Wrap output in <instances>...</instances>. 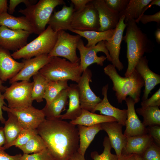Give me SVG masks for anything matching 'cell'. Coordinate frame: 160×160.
<instances>
[{"label": "cell", "instance_id": "obj_46", "mask_svg": "<svg viewBox=\"0 0 160 160\" xmlns=\"http://www.w3.org/2000/svg\"><path fill=\"white\" fill-rule=\"evenodd\" d=\"M22 155L21 154L10 155L4 150H0V160H20Z\"/></svg>", "mask_w": 160, "mask_h": 160}, {"label": "cell", "instance_id": "obj_52", "mask_svg": "<svg viewBox=\"0 0 160 160\" xmlns=\"http://www.w3.org/2000/svg\"><path fill=\"white\" fill-rule=\"evenodd\" d=\"M155 35L156 42L159 44H160V29L158 28L156 30Z\"/></svg>", "mask_w": 160, "mask_h": 160}, {"label": "cell", "instance_id": "obj_54", "mask_svg": "<svg viewBox=\"0 0 160 160\" xmlns=\"http://www.w3.org/2000/svg\"><path fill=\"white\" fill-rule=\"evenodd\" d=\"M135 155L136 160H144L140 156L136 154Z\"/></svg>", "mask_w": 160, "mask_h": 160}, {"label": "cell", "instance_id": "obj_17", "mask_svg": "<svg viewBox=\"0 0 160 160\" xmlns=\"http://www.w3.org/2000/svg\"><path fill=\"white\" fill-rule=\"evenodd\" d=\"M91 2L98 12L100 24L99 31L114 29L120 19L119 13L110 9L104 0H92Z\"/></svg>", "mask_w": 160, "mask_h": 160}, {"label": "cell", "instance_id": "obj_13", "mask_svg": "<svg viewBox=\"0 0 160 160\" xmlns=\"http://www.w3.org/2000/svg\"><path fill=\"white\" fill-rule=\"evenodd\" d=\"M32 33L26 31L0 26V46L9 51L16 52L27 44L28 38Z\"/></svg>", "mask_w": 160, "mask_h": 160}, {"label": "cell", "instance_id": "obj_2", "mask_svg": "<svg viewBox=\"0 0 160 160\" xmlns=\"http://www.w3.org/2000/svg\"><path fill=\"white\" fill-rule=\"evenodd\" d=\"M126 23V33L123 40L127 44L128 67L124 75L127 77L132 74L137 63L145 53L153 52L155 45L147 34L138 27L135 20Z\"/></svg>", "mask_w": 160, "mask_h": 160}, {"label": "cell", "instance_id": "obj_5", "mask_svg": "<svg viewBox=\"0 0 160 160\" xmlns=\"http://www.w3.org/2000/svg\"><path fill=\"white\" fill-rule=\"evenodd\" d=\"M65 5L63 0H40L36 3L18 12L23 14L32 25L36 34L39 35L46 29L52 13L57 6Z\"/></svg>", "mask_w": 160, "mask_h": 160}, {"label": "cell", "instance_id": "obj_8", "mask_svg": "<svg viewBox=\"0 0 160 160\" xmlns=\"http://www.w3.org/2000/svg\"><path fill=\"white\" fill-rule=\"evenodd\" d=\"M81 39L78 34L71 35L64 30L58 31L55 44L48 56L63 57L72 63H79L80 58L77 55L76 49Z\"/></svg>", "mask_w": 160, "mask_h": 160}, {"label": "cell", "instance_id": "obj_45", "mask_svg": "<svg viewBox=\"0 0 160 160\" xmlns=\"http://www.w3.org/2000/svg\"><path fill=\"white\" fill-rule=\"evenodd\" d=\"M92 0H71L74 6L75 12L82 10Z\"/></svg>", "mask_w": 160, "mask_h": 160}, {"label": "cell", "instance_id": "obj_6", "mask_svg": "<svg viewBox=\"0 0 160 160\" xmlns=\"http://www.w3.org/2000/svg\"><path fill=\"white\" fill-rule=\"evenodd\" d=\"M57 37V32L48 25L36 39L11 55L14 59H28L42 55L48 54L53 48Z\"/></svg>", "mask_w": 160, "mask_h": 160}, {"label": "cell", "instance_id": "obj_1", "mask_svg": "<svg viewBox=\"0 0 160 160\" xmlns=\"http://www.w3.org/2000/svg\"><path fill=\"white\" fill-rule=\"evenodd\" d=\"M54 160H67L77 151V127L60 119H45L37 129Z\"/></svg>", "mask_w": 160, "mask_h": 160}, {"label": "cell", "instance_id": "obj_33", "mask_svg": "<svg viewBox=\"0 0 160 160\" xmlns=\"http://www.w3.org/2000/svg\"><path fill=\"white\" fill-rule=\"evenodd\" d=\"M68 80H57L49 81L43 97L46 101L45 106L49 105L62 90L68 88Z\"/></svg>", "mask_w": 160, "mask_h": 160}, {"label": "cell", "instance_id": "obj_7", "mask_svg": "<svg viewBox=\"0 0 160 160\" xmlns=\"http://www.w3.org/2000/svg\"><path fill=\"white\" fill-rule=\"evenodd\" d=\"M34 83L29 81H16L6 89L3 95L8 108H25L32 105L31 93Z\"/></svg>", "mask_w": 160, "mask_h": 160}, {"label": "cell", "instance_id": "obj_29", "mask_svg": "<svg viewBox=\"0 0 160 160\" xmlns=\"http://www.w3.org/2000/svg\"><path fill=\"white\" fill-rule=\"evenodd\" d=\"M80 144L77 151L84 156L86 151L96 135L102 130L101 124L91 127L78 125Z\"/></svg>", "mask_w": 160, "mask_h": 160}, {"label": "cell", "instance_id": "obj_22", "mask_svg": "<svg viewBox=\"0 0 160 160\" xmlns=\"http://www.w3.org/2000/svg\"><path fill=\"white\" fill-rule=\"evenodd\" d=\"M108 87V84L103 87L102 94L103 96V99L96 105L92 113L99 111L101 115L113 117L117 120L118 123L125 126L127 118V109H120L110 103L107 97Z\"/></svg>", "mask_w": 160, "mask_h": 160}, {"label": "cell", "instance_id": "obj_32", "mask_svg": "<svg viewBox=\"0 0 160 160\" xmlns=\"http://www.w3.org/2000/svg\"><path fill=\"white\" fill-rule=\"evenodd\" d=\"M136 112L143 117V124L145 127L160 125V110L159 106H149L137 108Z\"/></svg>", "mask_w": 160, "mask_h": 160}, {"label": "cell", "instance_id": "obj_40", "mask_svg": "<svg viewBox=\"0 0 160 160\" xmlns=\"http://www.w3.org/2000/svg\"><path fill=\"white\" fill-rule=\"evenodd\" d=\"M129 0H104V1L110 9L119 14L125 10Z\"/></svg>", "mask_w": 160, "mask_h": 160}, {"label": "cell", "instance_id": "obj_53", "mask_svg": "<svg viewBox=\"0 0 160 160\" xmlns=\"http://www.w3.org/2000/svg\"><path fill=\"white\" fill-rule=\"evenodd\" d=\"M3 82L0 80V90L2 92H4L7 87L3 85Z\"/></svg>", "mask_w": 160, "mask_h": 160}, {"label": "cell", "instance_id": "obj_4", "mask_svg": "<svg viewBox=\"0 0 160 160\" xmlns=\"http://www.w3.org/2000/svg\"><path fill=\"white\" fill-rule=\"evenodd\" d=\"M39 72L48 82L71 80L77 83L83 73L79 63H72L57 57H51Z\"/></svg>", "mask_w": 160, "mask_h": 160}, {"label": "cell", "instance_id": "obj_16", "mask_svg": "<svg viewBox=\"0 0 160 160\" xmlns=\"http://www.w3.org/2000/svg\"><path fill=\"white\" fill-rule=\"evenodd\" d=\"M127 106L126 129L124 135L127 138L148 134L147 127H145L137 115L135 107L136 103L131 97L125 100Z\"/></svg>", "mask_w": 160, "mask_h": 160}, {"label": "cell", "instance_id": "obj_11", "mask_svg": "<svg viewBox=\"0 0 160 160\" xmlns=\"http://www.w3.org/2000/svg\"><path fill=\"white\" fill-rule=\"evenodd\" d=\"M2 109L15 116L23 129H37L46 119L41 110L37 109L32 105L19 108H10L4 105Z\"/></svg>", "mask_w": 160, "mask_h": 160}, {"label": "cell", "instance_id": "obj_18", "mask_svg": "<svg viewBox=\"0 0 160 160\" xmlns=\"http://www.w3.org/2000/svg\"><path fill=\"white\" fill-rule=\"evenodd\" d=\"M101 126L102 130L107 134L111 146L114 149L119 159L127 142V137L122 132L123 126L117 121L103 123Z\"/></svg>", "mask_w": 160, "mask_h": 160}, {"label": "cell", "instance_id": "obj_50", "mask_svg": "<svg viewBox=\"0 0 160 160\" xmlns=\"http://www.w3.org/2000/svg\"><path fill=\"white\" fill-rule=\"evenodd\" d=\"M67 160H85L84 156L79 153L78 151L75 153Z\"/></svg>", "mask_w": 160, "mask_h": 160}, {"label": "cell", "instance_id": "obj_51", "mask_svg": "<svg viewBox=\"0 0 160 160\" xmlns=\"http://www.w3.org/2000/svg\"><path fill=\"white\" fill-rule=\"evenodd\" d=\"M119 160H136L135 155L134 153L122 155Z\"/></svg>", "mask_w": 160, "mask_h": 160}, {"label": "cell", "instance_id": "obj_30", "mask_svg": "<svg viewBox=\"0 0 160 160\" xmlns=\"http://www.w3.org/2000/svg\"><path fill=\"white\" fill-rule=\"evenodd\" d=\"M8 119L4 123V130L5 142L3 147L5 150L17 138L23 128L17 117L11 113L7 112Z\"/></svg>", "mask_w": 160, "mask_h": 160}, {"label": "cell", "instance_id": "obj_38", "mask_svg": "<svg viewBox=\"0 0 160 160\" xmlns=\"http://www.w3.org/2000/svg\"><path fill=\"white\" fill-rule=\"evenodd\" d=\"M144 160H160V147L153 141L140 156Z\"/></svg>", "mask_w": 160, "mask_h": 160}, {"label": "cell", "instance_id": "obj_42", "mask_svg": "<svg viewBox=\"0 0 160 160\" xmlns=\"http://www.w3.org/2000/svg\"><path fill=\"white\" fill-rule=\"evenodd\" d=\"M136 23L140 21L143 24L151 22H156L158 24L160 23V11H159L152 15L143 14L137 20H135Z\"/></svg>", "mask_w": 160, "mask_h": 160}, {"label": "cell", "instance_id": "obj_48", "mask_svg": "<svg viewBox=\"0 0 160 160\" xmlns=\"http://www.w3.org/2000/svg\"><path fill=\"white\" fill-rule=\"evenodd\" d=\"M7 0H0V15L7 12Z\"/></svg>", "mask_w": 160, "mask_h": 160}, {"label": "cell", "instance_id": "obj_24", "mask_svg": "<svg viewBox=\"0 0 160 160\" xmlns=\"http://www.w3.org/2000/svg\"><path fill=\"white\" fill-rule=\"evenodd\" d=\"M69 99L68 108L66 113L61 115L60 119L75 120L80 115L81 107L78 87L77 84H71L67 89Z\"/></svg>", "mask_w": 160, "mask_h": 160}, {"label": "cell", "instance_id": "obj_36", "mask_svg": "<svg viewBox=\"0 0 160 160\" xmlns=\"http://www.w3.org/2000/svg\"><path fill=\"white\" fill-rule=\"evenodd\" d=\"M103 145L104 147L103 152L99 154L97 151L92 152L91 156L93 160H119L116 154L111 152L112 147L108 137L105 136L104 139Z\"/></svg>", "mask_w": 160, "mask_h": 160}, {"label": "cell", "instance_id": "obj_10", "mask_svg": "<svg viewBox=\"0 0 160 160\" xmlns=\"http://www.w3.org/2000/svg\"><path fill=\"white\" fill-rule=\"evenodd\" d=\"M71 26L72 29L78 31H99L100 24L98 12L91 2L82 10L74 12Z\"/></svg>", "mask_w": 160, "mask_h": 160}, {"label": "cell", "instance_id": "obj_14", "mask_svg": "<svg viewBox=\"0 0 160 160\" xmlns=\"http://www.w3.org/2000/svg\"><path fill=\"white\" fill-rule=\"evenodd\" d=\"M124 16L120 17L111 39L108 41H105L106 47L112 59V64L119 71L124 68L123 65L119 60V56L123 34L127 25L124 22Z\"/></svg>", "mask_w": 160, "mask_h": 160}, {"label": "cell", "instance_id": "obj_15", "mask_svg": "<svg viewBox=\"0 0 160 160\" xmlns=\"http://www.w3.org/2000/svg\"><path fill=\"white\" fill-rule=\"evenodd\" d=\"M51 57L48 54L42 55L33 58L23 60L24 63L23 67L13 78L9 80L12 84L19 81H29L33 76L50 60Z\"/></svg>", "mask_w": 160, "mask_h": 160}, {"label": "cell", "instance_id": "obj_9", "mask_svg": "<svg viewBox=\"0 0 160 160\" xmlns=\"http://www.w3.org/2000/svg\"><path fill=\"white\" fill-rule=\"evenodd\" d=\"M77 49L80 55V64L83 72L88 67L93 63L102 66L105 60L107 59L112 62L106 47L105 41L98 42L93 47H87L81 39L78 42Z\"/></svg>", "mask_w": 160, "mask_h": 160}, {"label": "cell", "instance_id": "obj_25", "mask_svg": "<svg viewBox=\"0 0 160 160\" xmlns=\"http://www.w3.org/2000/svg\"><path fill=\"white\" fill-rule=\"evenodd\" d=\"M153 141L148 133L127 138L126 145L121 155L134 153L141 156L150 144Z\"/></svg>", "mask_w": 160, "mask_h": 160}, {"label": "cell", "instance_id": "obj_34", "mask_svg": "<svg viewBox=\"0 0 160 160\" xmlns=\"http://www.w3.org/2000/svg\"><path fill=\"white\" fill-rule=\"evenodd\" d=\"M33 77L34 84L31 93L32 98L33 100L40 103L43 101L45 89L49 82L39 72Z\"/></svg>", "mask_w": 160, "mask_h": 160}, {"label": "cell", "instance_id": "obj_43", "mask_svg": "<svg viewBox=\"0 0 160 160\" xmlns=\"http://www.w3.org/2000/svg\"><path fill=\"white\" fill-rule=\"evenodd\" d=\"M37 0H10L8 7V13L12 14L15 10L16 7L21 3L25 4L26 7L36 4Z\"/></svg>", "mask_w": 160, "mask_h": 160}, {"label": "cell", "instance_id": "obj_41", "mask_svg": "<svg viewBox=\"0 0 160 160\" xmlns=\"http://www.w3.org/2000/svg\"><path fill=\"white\" fill-rule=\"evenodd\" d=\"M142 107L158 106L160 105V89H158L149 99L142 101L140 103Z\"/></svg>", "mask_w": 160, "mask_h": 160}, {"label": "cell", "instance_id": "obj_12", "mask_svg": "<svg viewBox=\"0 0 160 160\" xmlns=\"http://www.w3.org/2000/svg\"><path fill=\"white\" fill-rule=\"evenodd\" d=\"M92 73L88 68L84 71L77 83L81 107L92 112L96 105L102 100L91 89L89 83L92 82Z\"/></svg>", "mask_w": 160, "mask_h": 160}, {"label": "cell", "instance_id": "obj_47", "mask_svg": "<svg viewBox=\"0 0 160 160\" xmlns=\"http://www.w3.org/2000/svg\"><path fill=\"white\" fill-rule=\"evenodd\" d=\"M1 92V91L0 90V121L1 123L4 124L6 120L3 115L2 108L4 105L7 106V105L4 101V98Z\"/></svg>", "mask_w": 160, "mask_h": 160}, {"label": "cell", "instance_id": "obj_26", "mask_svg": "<svg viewBox=\"0 0 160 160\" xmlns=\"http://www.w3.org/2000/svg\"><path fill=\"white\" fill-rule=\"evenodd\" d=\"M67 89L62 90L48 106H45L41 110L46 119H60L61 113L68 103Z\"/></svg>", "mask_w": 160, "mask_h": 160}, {"label": "cell", "instance_id": "obj_23", "mask_svg": "<svg viewBox=\"0 0 160 160\" xmlns=\"http://www.w3.org/2000/svg\"><path fill=\"white\" fill-rule=\"evenodd\" d=\"M153 5L160 7V0H130L125 10L119 14L120 18L124 16V22L136 20Z\"/></svg>", "mask_w": 160, "mask_h": 160}, {"label": "cell", "instance_id": "obj_19", "mask_svg": "<svg viewBox=\"0 0 160 160\" xmlns=\"http://www.w3.org/2000/svg\"><path fill=\"white\" fill-rule=\"evenodd\" d=\"M148 61L146 56H143L138 61L135 69L141 76L144 82L145 89L142 98V101L148 99L151 91L160 83V75L150 69L148 66Z\"/></svg>", "mask_w": 160, "mask_h": 160}, {"label": "cell", "instance_id": "obj_28", "mask_svg": "<svg viewBox=\"0 0 160 160\" xmlns=\"http://www.w3.org/2000/svg\"><path fill=\"white\" fill-rule=\"evenodd\" d=\"M12 30H22L35 33L34 28L24 16L15 17L8 12L0 15V26Z\"/></svg>", "mask_w": 160, "mask_h": 160}, {"label": "cell", "instance_id": "obj_31", "mask_svg": "<svg viewBox=\"0 0 160 160\" xmlns=\"http://www.w3.org/2000/svg\"><path fill=\"white\" fill-rule=\"evenodd\" d=\"M115 29L103 32L95 31H80L72 29L70 31L85 38L88 42L86 47H93L102 41H108L111 39Z\"/></svg>", "mask_w": 160, "mask_h": 160}, {"label": "cell", "instance_id": "obj_37", "mask_svg": "<svg viewBox=\"0 0 160 160\" xmlns=\"http://www.w3.org/2000/svg\"><path fill=\"white\" fill-rule=\"evenodd\" d=\"M38 134L37 129H23L21 131L16 139L8 146H12L19 148L25 144L33 136Z\"/></svg>", "mask_w": 160, "mask_h": 160}, {"label": "cell", "instance_id": "obj_39", "mask_svg": "<svg viewBox=\"0 0 160 160\" xmlns=\"http://www.w3.org/2000/svg\"><path fill=\"white\" fill-rule=\"evenodd\" d=\"M20 160H54L52 155L46 148L43 151L32 154L24 153Z\"/></svg>", "mask_w": 160, "mask_h": 160}, {"label": "cell", "instance_id": "obj_49", "mask_svg": "<svg viewBox=\"0 0 160 160\" xmlns=\"http://www.w3.org/2000/svg\"><path fill=\"white\" fill-rule=\"evenodd\" d=\"M5 138L4 130V127H0V150H4L3 146L5 144Z\"/></svg>", "mask_w": 160, "mask_h": 160}, {"label": "cell", "instance_id": "obj_35", "mask_svg": "<svg viewBox=\"0 0 160 160\" xmlns=\"http://www.w3.org/2000/svg\"><path fill=\"white\" fill-rule=\"evenodd\" d=\"M23 153L29 154L40 152L47 148L46 145L39 135H35L24 145L18 148Z\"/></svg>", "mask_w": 160, "mask_h": 160}, {"label": "cell", "instance_id": "obj_3", "mask_svg": "<svg viewBox=\"0 0 160 160\" xmlns=\"http://www.w3.org/2000/svg\"><path fill=\"white\" fill-rule=\"evenodd\" d=\"M104 71L113 82L112 89L115 92L119 103L121 104L128 96L133 99L136 103L140 101L141 89L144 83L141 76L135 69L127 77L121 76L112 64L106 66Z\"/></svg>", "mask_w": 160, "mask_h": 160}, {"label": "cell", "instance_id": "obj_44", "mask_svg": "<svg viewBox=\"0 0 160 160\" xmlns=\"http://www.w3.org/2000/svg\"><path fill=\"white\" fill-rule=\"evenodd\" d=\"M147 129L148 133L153 138L158 144L160 145V127L159 125H154L148 127Z\"/></svg>", "mask_w": 160, "mask_h": 160}, {"label": "cell", "instance_id": "obj_27", "mask_svg": "<svg viewBox=\"0 0 160 160\" xmlns=\"http://www.w3.org/2000/svg\"><path fill=\"white\" fill-rule=\"evenodd\" d=\"M117 121L115 118L103 115L96 114L82 109L81 113L75 120L69 122L75 126L80 125L91 127L104 122Z\"/></svg>", "mask_w": 160, "mask_h": 160}, {"label": "cell", "instance_id": "obj_20", "mask_svg": "<svg viewBox=\"0 0 160 160\" xmlns=\"http://www.w3.org/2000/svg\"><path fill=\"white\" fill-rule=\"evenodd\" d=\"M24 65L12 57L9 51L0 46V80L3 82L15 76Z\"/></svg>", "mask_w": 160, "mask_h": 160}, {"label": "cell", "instance_id": "obj_21", "mask_svg": "<svg viewBox=\"0 0 160 160\" xmlns=\"http://www.w3.org/2000/svg\"><path fill=\"white\" fill-rule=\"evenodd\" d=\"M74 12L72 3L69 6L64 5L61 10L55 12L51 15L47 24L56 32L60 30L71 31L72 29L71 24Z\"/></svg>", "mask_w": 160, "mask_h": 160}]
</instances>
